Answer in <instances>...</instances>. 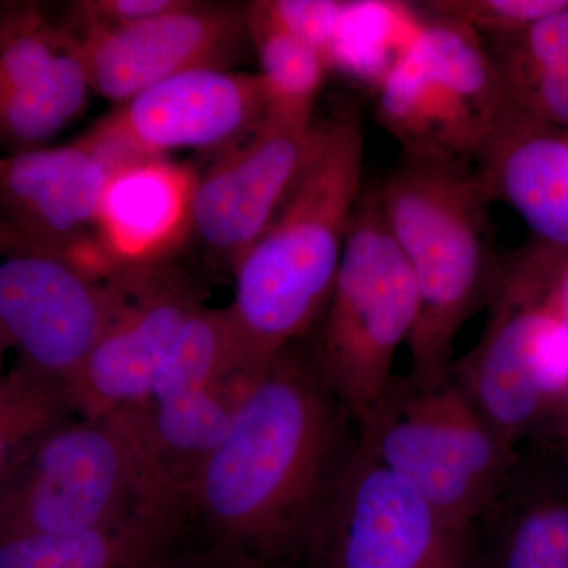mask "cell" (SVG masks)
<instances>
[{"label":"cell","instance_id":"obj_6","mask_svg":"<svg viewBox=\"0 0 568 568\" xmlns=\"http://www.w3.org/2000/svg\"><path fill=\"white\" fill-rule=\"evenodd\" d=\"M373 93L377 122L403 153L470 163L507 102L487 41L428 14Z\"/></svg>","mask_w":568,"mask_h":568},{"label":"cell","instance_id":"obj_23","mask_svg":"<svg viewBox=\"0 0 568 568\" xmlns=\"http://www.w3.org/2000/svg\"><path fill=\"white\" fill-rule=\"evenodd\" d=\"M78 416L69 390L17 362L0 373V489L33 446Z\"/></svg>","mask_w":568,"mask_h":568},{"label":"cell","instance_id":"obj_19","mask_svg":"<svg viewBox=\"0 0 568 568\" xmlns=\"http://www.w3.org/2000/svg\"><path fill=\"white\" fill-rule=\"evenodd\" d=\"M473 529L477 568H568V478L540 452L519 448Z\"/></svg>","mask_w":568,"mask_h":568},{"label":"cell","instance_id":"obj_8","mask_svg":"<svg viewBox=\"0 0 568 568\" xmlns=\"http://www.w3.org/2000/svg\"><path fill=\"white\" fill-rule=\"evenodd\" d=\"M301 568H477L476 538L377 462L358 437Z\"/></svg>","mask_w":568,"mask_h":568},{"label":"cell","instance_id":"obj_2","mask_svg":"<svg viewBox=\"0 0 568 568\" xmlns=\"http://www.w3.org/2000/svg\"><path fill=\"white\" fill-rule=\"evenodd\" d=\"M364 159L361 112L339 108L317 121L304 171L234 265V297L226 310L257 364L304 342L323 315L365 189Z\"/></svg>","mask_w":568,"mask_h":568},{"label":"cell","instance_id":"obj_16","mask_svg":"<svg viewBox=\"0 0 568 568\" xmlns=\"http://www.w3.org/2000/svg\"><path fill=\"white\" fill-rule=\"evenodd\" d=\"M264 368L241 369L174 398L121 410L155 503L186 519L194 481L230 432Z\"/></svg>","mask_w":568,"mask_h":568},{"label":"cell","instance_id":"obj_17","mask_svg":"<svg viewBox=\"0 0 568 568\" xmlns=\"http://www.w3.org/2000/svg\"><path fill=\"white\" fill-rule=\"evenodd\" d=\"M489 201H504L540 237L568 253V136L506 102L474 159Z\"/></svg>","mask_w":568,"mask_h":568},{"label":"cell","instance_id":"obj_27","mask_svg":"<svg viewBox=\"0 0 568 568\" xmlns=\"http://www.w3.org/2000/svg\"><path fill=\"white\" fill-rule=\"evenodd\" d=\"M284 31L312 44L327 59L346 0H261Z\"/></svg>","mask_w":568,"mask_h":568},{"label":"cell","instance_id":"obj_1","mask_svg":"<svg viewBox=\"0 0 568 568\" xmlns=\"http://www.w3.org/2000/svg\"><path fill=\"white\" fill-rule=\"evenodd\" d=\"M358 429L301 343L272 358L186 500L205 540L264 568H301Z\"/></svg>","mask_w":568,"mask_h":568},{"label":"cell","instance_id":"obj_5","mask_svg":"<svg viewBox=\"0 0 568 568\" xmlns=\"http://www.w3.org/2000/svg\"><path fill=\"white\" fill-rule=\"evenodd\" d=\"M358 437L377 462L467 529L504 487L519 454L500 443L452 376L432 383L396 376Z\"/></svg>","mask_w":568,"mask_h":568},{"label":"cell","instance_id":"obj_29","mask_svg":"<svg viewBox=\"0 0 568 568\" xmlns=\"http://www.w3.org/2000/svg\"><path fill=\"white\" fill-rule=\"evenodd\" d=\"M183 540L148 568H264L212 541L189 547Z\"/></svg>","mask_w":568,"mask_h":568},{"label":"cell","instance_id":"obj_25","mask_svg":"<svg viewBox=\"0 0 568 568\" xmlns=\"http://www.w3.org/2000/svg\"><path fill=\"white\" fill-rule=\"evenodd\" d=\"M489 48L503 71L568 70V0L514 39Z\"/></svg>","mask_w":568,"mask_h":568},{"label":"cell","instance_id":"obj_30","mask_svg":"<svg viewBox=\"0 0 568 568\" xmlns=\"http://www.w3.org/2000/svg\"><path fill=\"white\" fill-rule=\"evenodd\" d=\"M536 264L541 298L551 312L568 321V253L537 250Z\"/></svg>","mask_w":568,"mask_h":568},{"label":"cell","instance_id":"obj_12","mask_svg":"<svg viewBox=\"0 0 568 568\" xmlns=\"http://www.w3.org/2000/svg\"><path fill=\"white\" fill-rule=\"evenodd\" d=\"M122 302L70 387L78 416L97 418L141 406L153 379L203 302L189 280L162 265L121 268Z\"/></svg>","mask_w":568,"mask_h":568},{"label":"cell","instance_id":"obj_14","mask_svg":"<svg viewBox=\"0 0 568 568\" xmlns=\"http://www.w3.org/2000/svg\"><path fill=\"white\" fill-rule=\"evenodd\" d=\"M91 91L80 40L32 3L0 6V145L43 148L81 114Z\"/></svg>","mask_w":568,"mask_h":568},{"label":"cell","instance_id":"obj_20","mask_svg":"<svg viewBox=\"0 0 568 568\" xmlns=\"http://www.w3.org/2000/svg\"><path fill=\"white\" fill-rule=\"evenodd\" d=\"M178 511L144 504L110 525L70 534L0 536V568H148L183 540Z\"/></svg>","mask_w":568,"mask_h":568},{"label":"cell","instance_id":"obj_4","mask_svg":"<svg viewBox=\"0 0 568 568\" xmlns=\"http://www.w3.org/2000/svg\"><path fill=\"white\" fill-rule=\"evenodd\" d=\"M418 315L413 272L388 227L376 186L364 189L323 315L301 342L317 375L358 432L383 405L396 351Z\"/></svg>","mask_w":568,"mask_h":568},{"label":"cell","instance_id":"obj_13","mask_svg":"<svg viewBox=\"0 0 568 568\" xmlns=\"http://www.w3.org/2000/svg\"><path fill=\"white\" fill-rule=\"evenodd\" d=\"M77 39L92 91L119 103L185 71L230 69L252 44L246 7L186 0L159 17Z\"/></svg>","mask_w":568,"mask_h":568},{"label":"cell","instance_id":"obj_10","mask_svg":"<svg viewBox=\"0 0 568 568\" xmlns=\"http://www.w3.org/2000/svg\"><path fill=\"white\" fill-rule=\"evenodd\" d=\"M271 108L260 73L207 67L145 89L85 138L114 168L171 151L222 153L248 136Z\"/></svg>","mask_w":568,"mask_h":568},{"label":"cell","instance_id":"obj_9","mask_svg":"<svg viewBox=\"0 0 568 568\" xmlns=\"http://www.w3.org/2000/svg\"><path fill=\"white\" fill-rule=\"evenodd\" d=\"M121 302L118 272L102 274L0 223V328L20 364L70 394Z\"/></svg>","mask_w":568,"mask_h":568},{"label":"cell","instance_id":"obj_3","mask_svg":"<svg viewBox=\"0 0 568 568\" xmlns=\"http://www.w3.org/2000/svg\"><path fill=\"white\" fill-rule=\"evenodd\" d=\"M377 192L417 290L407 375L444 379L459 332L488 308L503 280L488 223L491 201L474 163L403 152Z\"/></svg>","mask_w":568,"mask_h":568},{"label":"cell","instance_id":"obj_22","mask_svg":"<svg viewBox=\"0 0 568 568\" xmlns=\"http://www.w3.org/2000/svg\"><path fill=\"white\" fill-rule=\"evenodd\" d=\"M250 40L272 106L313 112L331 69L323 52L276 24L263 2L246 6Z\"/></svg>","mask_w":568,"mask_h":568},{"label":"cell","instance_id":"obj_26","mask_svg":"<svg viewBox=\"0 0 568 568\" xmlns=\"http://www.w3.org/2000/svg\"><path fill=\"white\" fill-rule=\"evenodd\" d=\"M500 73L508 102L552 129L568 130V70Z\"/></svg>","mask_w":568,"mask_h":568},{"label":"cell","instance_id":"obj_24","mask_svg":"<svg viewBox=\"0 0 568 568\" xmlns=\"http://www.w3.org/2000/svg\"><path fill=\"white\" fill-rule=\"evenodd\" d=\"M566 0H432L414 3L422 14L458 21L489 47L514 39Z\"/></svg>","mask_w":568,"mask_h":568},{"label":"cell","instance_id":"obj_28","mask_svg":"<svg viewBox=\"0 0 568 568\" xmlns=\"http://www.w3.org/2000/svg\"><path fill=\"white\" fill-rule=\"evenodd\" d=\"M185 0H82L71 3L65 28L73 36L123 28L179 9Z\"/></svg>","mask_w":568,"mask_h":568},{"label":"cell","instance_id":"obj_21","mask_svg":"<svg viewBox=\"0 0 568 568\" xmlns=\"http://www.w3.org/2000/svg\"><path fill=\"white\" fill-rule=\"evenodd\" d=\"M420 20L422 14L409 3L346 0L328 48V69L375 91L413 39Z\"/></svg>","mask_w":568,"mask_h":568},{"label":"cell","instance_id":"obj_11","mask_svg":"<svg viewBox=\"0 0 568 568\" xmlns=\"http://www.w3.org/2000/svg\"><path fill=\"white\" fill-rule=\"evenodd\" d=\"M316 136L313 112L272 106L248 136L200 175L190 235L212 260L233 272L304 171Z\"/></svg>","mask_w":568,"mask_h":568},{"label":"cell","instance_id":"obj_31","mask_svg":"<svg viewBox=\"0 0 568 568\" xmlns=\"http://www.w3.org/2000/svg\"><path fill=\"white\" fill-rule=\"evenodd\" d=\"M525 446L551 459L568 478V396Z\"/></svg>","mask_w":568,"mask_h":568},{"label":"cell","instance_id":"obj_15","mask_svg":"<svg viewBox=\"0 0 568 568\" xmlns=\"http://www.w3.org/2000/svg\"><path fill=\"white\" fill-rule=\"evenodd\" d=\"M112 171L85 138L0 156V223L106 274L111 267L97 244V219Z\"/></svg>","mask_w":568,"mask_h":568},{"label":"cell","instance_id":"obj_7","mask_svg":"<svg viewBox=\"0 0 568 568\" xmlns=\"http://www.w3.org/2000/svg\"><path fill=\"white\" fill-rule=\"evenodd\" d=\"M144 504L160 506L122 414L74 416L41 437L0 489V536L80 532Z\"/></svg>","mask_w":568,"mask_h":568},{"label":"cell","instance_id":"obj_18","mask_svg":"<svg viewBox=\"0 0 568 568\" xmlns=\"http://www.w3.org/2000/svg\"><path fill=\"white\" fill-rule=\"evenodd\" d=\"M197 179L192 168L166 159L112 171L97 219V244L112 271L160 264L189 237Z\"/></svg>","mask_w":568,"mask_h":568},{"label":"cell","instance_id":"obj_32","mask_svg":"<svg viewBox=\"0 0 568 568\" xmlns=\"http://www.w3.org/2000/svg\"><path fill=\"white\" fill-rule=\"evenodd\" d=\"M9 349H11L9 339H7L6 334L0 328V373H3V358H6V353Z\"/></svg>","mask_w":568,"mask_h":568}]
</instances>
